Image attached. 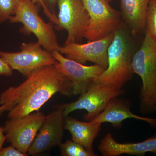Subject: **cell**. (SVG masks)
<instances>
[{"label": "cell", "instance_id": "1", "mask_svg": "<svg viewBox=\"0 0 156 156\" xmlns=\"http://www.w3.org/2000/svg\"><path fill=\"white\" fill-rule=\"evenodd\" d=\"M26 77L19 86L9 87L0 95V104L9 107V119L39 111L56 93L73 95L70 82L55 64L37 69Z\"/></svg>", "mask_w": 156, "mask_h": 156}, {"label": "cell", "instance_id": "2", "mask_svg": "<svg viewBox=\"0 0 156 156\" xmlns=\"http://www.w3.org/2000/svg\"><path fill=\"white\" fill-rule=\"evenodd\" d=\"M124 22L114 32L108 51V66L93 82L115 90L132 79V63L137 50L136 37Z\"/></svg>", "mask_w": 156, "mask_h": 156}, {"label": "cell", "instance_id": "3", "mask_svg": "<svg viewBox=\"0 0 156 156\" xmlns=\"http://www.w3.org/2000/svg\"><path fill=\"white\" fill-rule=\"evenodd\" d=\"M132 69L142 80L140 110L144 114L156 111V41L147 32L133 57Z\"/></svg>", "mask_w": 156, "mask_h": 156}, {"label": "cell", "instance_id": "4", "mask_svg": "<svg viewBox=\"0 0 156 156\" xmlns=\"http://www.w3.org/2000/svg\"><path fill=\"white\" fill-rule=\"evenodd\" d=\"M40 6L32 0H20L15 14L9 18L12 23L23 24L20 32L23 34H34L37 41L49 52L58 51L60 46L53 29V23H46L39 14Z\"/></svg>", "mask_w": 156, "mask_h": 156}, {"label": "cell", "instance_id": "5", "mask_svg": "<svg viewBox=\"0 0 156 156\" xmlns=\"http://www.w3.org/2000/svg\"><path fill=\"white\" fill-rule=\"evenodd\" d=\"M89 16L84 38L88 42L100 40L114 32L123 22L121 12L107 0H83Z\"/></svg>", "mask_w": 156, "mask_h": 156}, {"label": "cell", "instance_id": "6", "mask_svg": "<svg viewBox=\"0 0 156 156\" xmlns=\"http://www.w3.org/2000/svg\"><path fill=\"white\" fill-rule=\"evenodd\" d=\"M57 30L67 31L65 44L78 43L84 38L89 24V16L83 0H58Z\"/></svg>", "mask_w": 156, "mask_h": 156}, {"label": "cell", "instance_id": "7", "mask_svg": "<svg viewBox=\"0 0 156 156\" xmlns=\"http://www.w3.org/2000/svg\"><path fill=\"white\" fill-rule=\"evenodd\" d=\"M21 51L16 53L0 51V56L8 62L12 69L27 76L43 66L57 62L51 52L45 50L38 42L23 43Z\"/></svg>", "mask_w": 156, "mask_h": 156}, {"label": "cell", "instance_id": "8", "mask_svg": "<svg viewBox=\"0 0 156 156\" xmlns=\"http://www.w3.org/2000/svg\"><path fill=\"white\" fill-rule=\"evenodd\" d=\"M123 93L122 89L115 90L93 82L77 100L62 105L65 116H68L74 111L85 110L87 114L84 116V119L91 121L104 109L112 99Z\"/></svg>", "mask_w": 156, "mask_h": 156}, {"label": "cell", "instance_id": "9", "mask_svg": "<svg viewBox=\"0 0 156 156\" xmlns=\"http://www.w3.org/2000/svg\"><path fill=\"white\" fill-rule=\"evenodd\" d=\"M45 117L37 111L24 116L10 119L4 127L6 140L18 150L27 154Z\"/></svg>", "mask_w": 156, "mask_h": 156}, {"label": "cell", "instance_id": "10", "mask_svg": "<svg viewBox=\"0 0 156 156\" xmlns=\"http://www.w3.org/2000/svg\"><path fill=\"white\" fill-rule=\"evenodd\" d=\"M56 59V66L71 84L73 95H82L93 83L94 80L105 69L95 64L88 66L69 59L58 51L52 52Z\"/></svg>", "mask_w": 156, "mask_h": 156}, {"label": "cell", "instance_id": "11", "mask_svg": "<svg viewBox=\"0 0 156 156\" xmlns=\"http://www.w3.org/2000/svg\"><path fill=\"white\" fill-rule=\"evenodd\" d=\"M114 32L100 40L88 42L85 44L78 43L65 44L58 51L69 59L85 64L93 62L106 69L108 66V51L112 41Z\"/></svg>", "mask_w": 156, "mask_h": 156}, {"label": "cell", "instance_id": "12", "mask_svg": "<svg viewBox=\"0 0 156 156\" xmlns=\"http://www.w3.org/2000/svg\"><path fill=\"white\" fill-rule=\"evenodd\" d=\"M65 119L62 105L46 116L27 154L36 155L60 145L65 130Z\"/></svg>", "mask_w": 156, "mask_h": 156}, {"label": "cell", "instance_id": "13", "mask_svg": "<svg viewBox=\"0 0 156 156\" xmlns=\"http://www.w3.org/2000/svg\"><path fill=\"white\" fill-rule=\"evenodd\" d=\"M98 149L104 156H119L123 154L144 156L147 152L156 154V135L142 142L120 143L111 133H108L101 140Z\"/></svg>", "mask_w": 156, "mask_h": 156}, {"label": "cell", "instance_id": "14", "mask_svg": "<svg viewBox=\"0 0 156 156\" xmlns=\"http://www.w3.org/2000/svg\"><path fill=\"white\" fill-rule=\"evenodd\" d=\"M116 98L112 99L104 109L91 121L101 125L104 123H110L114 128H120L123 121L128 119H134L156 127V119L134 114L130 110L128 103Z\"/></svg>", "mask_w": 156, "mask_h": 156}, {"label": "cell", "instance_id": "15", "mask_svg": "<svg viewBox=\"0 0 156 156\" xmlns=\"http://www.w3.org/2000/svg\"><path fill=\"white\" fill-rule=\"evenodd\" d=\"M150 0H120L123 21L132 32L145 34L147 12Z\"/></svg>", "mask_w": 156, "mask_h": 156}, {"label": "cell", "instance_id": "16", "mask_svg": "<svg viewBox=\"0 0 156 156\" xmlns=\"http://www.w3.org/2000/svg\"><path fill=\"white\" fill-rule=\"evenodd\" d=\"M101 124L93 122H83L70 117L65 119V130L70 133L72 140L84 147L87 150L93 151L94 140L99 133Z\"/></svg>", "mask_w": 156, "mask_h": 156}, {"label": "cell", "instance_id": "17", "mask_svg": "<svg viewBox=\"0 0 156 156\" xmlns=\"http://www.w3.org/2000/svg\"><path fill=\"white\" fill-rule=\"evenodd\" d=\"M62 156H95L93 151L87 150L84 147L73 140H68L59 145Z\"/></svg>", "mask_w": 156, "mask_h": 156}, {"label": "cell", "instance_id": "18", "mask_svg": "<svg viewBox=\"0 0 156 156\" xmlns=\"http://www.w3.org/2000/svg\"><path fill=\"white\" fill-rule=\"evenodd\" d=\"M146 32L156 41V0H150L146 19Z\"/></svg>", "mask_w": 156, "mask_h": 156}, {"label": "cell", "instance_id": "19", "mask_svg": "<svg viewBox=\"0 0 156 156\" xmlns=\"http://www.w3.org/2000/svg\"><path fill=\"white\" fill-rule=\"evenodd\" d=\"M20 0H0V24L9 20L17 10Z\"/></svg>", "mask_w": 156, "mask_h": 156}, {"label": "cell", "instance_id": "20", "mask_svg": "<svg viewBox=\"0 0 156 156\" xmlns=\"http://www.w3.org/2000/svg\"><path fill=\"white\" fill-rule=\"evenodd\" d=\"M32 1L34 3L37 4V5L42 7L43 11H44V14L48 17V19L50 20V22L53 23L55 24V25L58 24V17L50 12L49 9L45 5L44 0H32Z\"/></svg>", "mask_w": 156, "mask_h": 156}, {"label": "cell", "instance_id": "21", "mask_svg": "<svg viewBox=\"0 0 156 156\" xmlns=\"http://www.w3.org/2000/svg\"><path fill=\"white\" fill-rule=\"evenodd\" d=\"M28 154L23 153L17 149L13 145L0 150V156H27Z\"/></svg>", "mask_w": 156, "mask_h": 156}, {"label": "cell", "instance_id": "22", "mask_svg": "<svg viewBox=\"0 0 156 156\" xmlns=\"http://www.w3.org/2000/svg\"><path fill=\"white\" fill-rule=\"evenodd\" d=\"M13 71L8 62L0 56V76H11L13 75Z\"/></svg>", "mask_w": 156, "mask_h": 156}, {"label": "cell", "instance_id": "23", "mask_svg": "<svg viewBox=\"0 0 156 156\" xmlns=\"http://www.w3.org/2000/svg\"><path fill=\"white\" fill-rule=\"evenodd\" d=\"M58 0H44L45 5L51 13L56 15L55 9L56 4L58 3Z\"/></svg>", "mask_w": 156, "mask_h": 156}, {"label": "cell", "instance_id": "24", "mask_svg": "<svg viewBox=\"0 0 156 156\" xmlns=\"http://www.w3.org/2000/svg\"><path fill=\"white\" fill-rule=\"evenodd\" d=\"M4 127H0V150L3 147V145L7 138Z\"/></svg>", "mask_w": 156, "mask_h": 156}, {"label": "cell", "instance_id": "25", "mask_svg": "<svg viewBox=\"0 0 156 156\" xmlns=\"http://www.w3.org/2000/svg\"><path fill=\"white\" fill-rule=\"evenodd\" d=\"M9 108L8 107L5 105H3L0 106V117L6 111H9Z\"/></svg>", "mask_w": 156, "mask_h": 156}, {"label": "cell", "instance_id": "26", "mask_svg": "<svg viewBox=\"0 0 156 156\" xmlns=\"http://www.w3.org/2000/svg\"><path fill=\"white\" fill-rule=\"evenodd\" d=\"M107 1H108V2H113V1H114V0H107Z\"/></svg>", "mask_w": 156, "mask_h": 156}]
</instances>
